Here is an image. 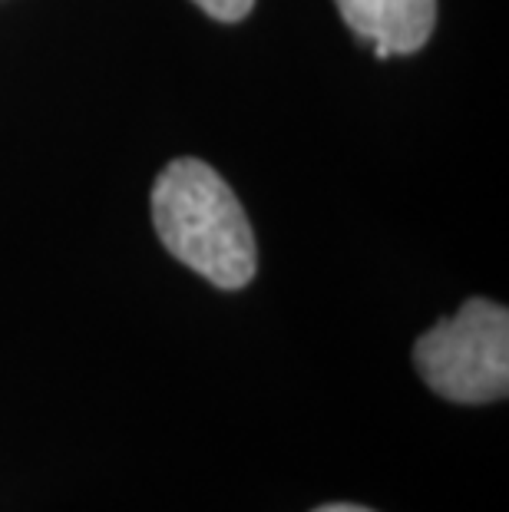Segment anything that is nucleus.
<instances>
[{"mask_svg":"<svg viewBox=\"0 0 509 512\" xmlns=\"http://www.w3.org/2000/svg\"><path fill=\"white\" fill-rule=\"evenodd\" d=\"M153 225L182 265L222 291L255 278L252 222L219 172L202 159H172L153 185Z\"/></svg>","mask_w":509,"mask_h":512,"instance_id":"obj_1","label":"nucleus"},{"mask_svg":"<svg viewBox=\"0 0 509 512\" xmlns=\"http://www.w3.org/2000/svg\"><path fill=\"white\" fill-rule=\"evenodd\" d=\"M424 384L453 403H493L509 390V311L490 298H470L414 344Z\"/></svg>","mask_w":509,"mask_h":512,"instance_id":"obj_2","label":"nucleus"},{"mask_svg":"<svg viewBox=\"0 0 509 512\" xmlns=\"http://www.w3.org/2000/svg\"><path fill=\"white\" fill-rule=\"evenodd\" d=\"M357 37L371 43L374 60L417 53L437 24V0H334Z\"/></svg>","mask_w":509,"mask_h":512,"instance_id":"obj_3","label":"nucleus"},{"mask_svg":"<svg viewBox=\"0 0 509 512\" xmlns=\"http://www.w3.org/2000/svg\"><path fill=\"white\" fill-rule=\"evenodd\" d=\"M196 4H199L209 17L225 20V24H235V20H242V17L248 14V10H252L255 0H196Z\"/></svg>","mask_w":509,"mask_h":512,"instance_id":"obj_4","label":"nucleus"},{"mask_svg":"<svg viewBox=\"0 0 509 512\" xmlns=\"http://www.w3.org/2000/svg\"><path fill=\"white\" fill-rule=\"evenodd\" d=\"M314 512H374V509H364V506H354V503H328V506H318Z\"/></svg>","mask_w":509,"mask_h":512,"instance_id":"obj_5","label":"nucleus"}]
</instances>
